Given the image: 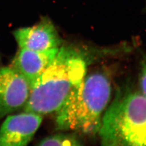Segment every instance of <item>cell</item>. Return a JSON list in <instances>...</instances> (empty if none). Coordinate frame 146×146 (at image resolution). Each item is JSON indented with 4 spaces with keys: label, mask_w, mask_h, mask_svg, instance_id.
<instances>
[{
    "label": "cell",
    "mask_w": 146,
    "mask_h": 146,
    "mask_svg": "<svg viewBox=\"0 0 146 146\" xmlns=\"http://www.w3.org/2000/svg\"><path fill=\"white\" fill-rule=\"evenodd\" d=\"M125 52L123 45L61 46L52 62L31 84L24 111L41 116L56 113L73 89L82 81L92 63Z\"/></svg>",
    "instance_id": "obj_1"
},
{
    "label": "cell",
    "mask_w": 146,
    "mask_h": 146,
    "mask_svg": "<svg viewBox=\"0 0 146 146\" xmlns=\"http://www.w3.org/2000/svg\"><path fill=\"white\" fill-rule=\"evenodd\" d=\"M111 90L106 72L98 70L86 74L56 113V128L89 136L99 134Z\"/></svg>",
    "instance_id": "obj_2"
},
{
    "label": "cell",
    "mask_w": 146,
    "mask_h": 146,
    "mask_svg": "<svg viewBox=\"0 0 146 146\" xmlns=\"http://www.w3.org/2000/svg\"><path fill=\"white\" fill-rule=\"evenodd\" d=\"M102 146H146V98L119 92L103 116L99 133Z\"/></svg>",
    "instance_id": "obj_3"
},
{
    "label": "cell",
    "mask_w": 146,
    "mask_h": 146,
    "mask_svg": "<svg viewBox=\"0 0 146 146\" xmlns=\"http://www.w3.org/2000/svg\"><path fill=\"white\" fill-rule=\"evenodd\" d=\"M31 88L26 78L11 67L0 69V120L24 108Z\"/></svg>",
    "instance_id": "obj_4"
},
{
    "label": "cell",
    "mask_w": 146,
    "mask_h": 146,
    "mask_svg": "<svg viewBox=\"0 0 146 146\" xmlns=\"http://www.w3.org/2000/svg\"><path fill=\"white\" fill-rule=\"evenodd\" d=\"M42 119L41 115L26 111L7 116L0 127V146H28Z\"/></svg>",
    "instance_id": "obj_5"
},
{
    "label": "cell",
    "mask_w": 146,
    "mask_h": 146,
    "mask_svg": "<svg viewBox=\"0 0 146 146\" xmlns=\"http://www.w3.org/2000/svg\"><path fill=\"white\" fill-rule=\"evenodd\" d=\"M20 48L37 52L59 48L62 40L49 19L44 18L33 26L21 28L14 32Z\"/></svg>",
    "instance_id": "obj_6"
},
{
    "label": "cell",
    "mask_w": 146,
    "mask_h": 146,
    "mask_svg": "<svg viewBox=\"0 0 146 146\" xmlns=\"http://www.w3.org/2000/svg\"><path fill=\"white\" fill-rule=\"evenodd\" d=\"M59 48L43 52L20 48L12 61L11 67L21 74L31 86L37 78L52 62L57 55Z\"/></svg>",
    "instance_id": "obj_7"
},
{
    "label": "cell",
    "mask_w": 146,
    "mask_h": 146,
    "mask_svg": "<svg viewBox=\"0 0 146 146\" xmlns=\"http://www.w3.org/2000/svg\"><path fill=\"white\" fill-rule=\"evenodd\" d=\"M38 146H83L78 140L71 135L58 134L43 139Z\"/></svg>",
    "instance_id": "obj_8"
},
{
    "label": "cell",
    "mask_w": 146,
    "mask_h": 146,
    "mask_svg": "<svg viewBox=\"0 0 146 146\" xmlns=\"http://www.w3.org/2000/svg\"><path fill=\"white\" fill-rule=\"evenodd\" d=\"M139 82L140 92L146 98V54L141 58Z\"/></svg>",
    "instance_id": "obj_9"
}]
</instances>
